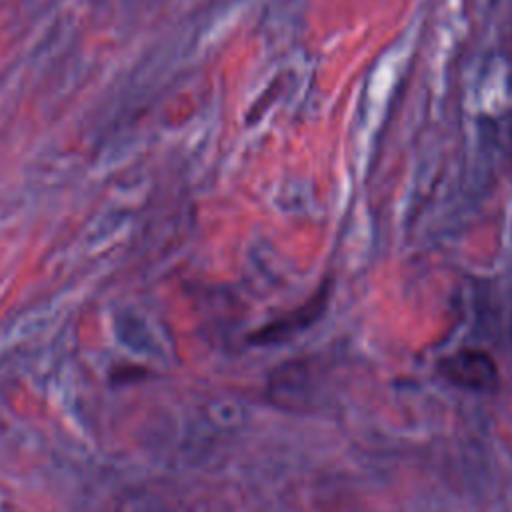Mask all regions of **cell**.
Masks as SVG:
<instances>
[{
	"instance_id": "obj_1",
	"label": "cell",
	"mask_w": 512,
	"mask_h": 512,
	"mask_svg": "<svg viewBox=\"0 0 512 512\" xmlns=\"http://www.w3.org/2000/svg\"><path fill=\"white\" fill-rule=\"evenodd\" d=\"M438 372L450 384L474 392L494 390L500 382L494 358L480 348H462L450 356H444L438 362Z\"/></svg>"
},
{
	"instance_id": "obj_2",
	"label": "cell",
	"mask_w": 512,
	"mask_h": 512,
	"mask_svg": "<svg viewBox=\"0 0 512 512\" xmlns=\"http://www.w3.org/2000/svg\"><path fill=\"white\" fill-rule=\"evenodd\" d=\"M328 302V290L320 288L310 300H306L302 306L290 310L288 314L276 318L274 322L262 326L252 334V342L256 344H276V342H286L304 328H308L316 318L324 312Z\"/></svg>"
}]
</instances>
